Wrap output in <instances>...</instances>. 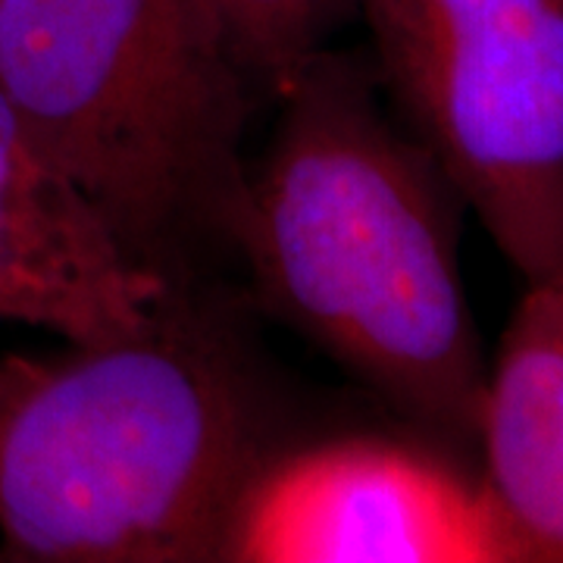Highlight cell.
I'll list each match as a JSON object with an SVG mask.
<instances>
[{
    "instance_id": "8992f818",
    "label": "cell",
    "mask_w": 563,
    "mask_h": 563,
    "mask_svg": "<svg viewBox=\"0 0 563 563\" xmlns=\"http://www.w3.org/2000/svg\"><path fill=\"white\" fill-rule=\"evenodd\" d=\"M176 288L141 266L0 91V322L66 344L144 329Z\"/></svg>"
},
{
    "instance_id": "6da1fadb",
    "label": "cell",
    "mask_w": 563,
    "mask_h": 563,
    "mask_svg": "<svg viewBox=\"0 0 563 563\" xmlns=\"http://www.w3.org/2000/svg\"><path fill=\"white\" fill-rule=\"evenodd\" d=\"M276 103L239 239L263 303L404 417L476 442L488 369L454 188L388 117L369 57L322 47Z\"/></svg>"
},
{
    "instance_id": "9c48e42d",
    "label": "cell",
    "mask_w": 563,
    "mask_h": 563,
    "mask_svg": "<svg viewBox=\"0 0 563 563\" xmlns=\"http://www.w3.org/2000/svg\"><path fill=\"white\" fill-rule=\"evenodd\" d=\"M0 561H3V551H0Z\"/></svg>"
},
{
    "instance_id": "7a4b0ae2",
    "label": "cell",
    "mask_w": 563,
    "mask_h": 563,
    "mask_svg": "<svg viewBox=\"0 0 563 563\" xmlns=\"http://www.w3.org/2000/svg\"><path fill=\"white\" fill-rule=\"evenodd\" d=\"M263 463L247 388L181 291L132 335L0 357L3 558L225 561Z\"/></svg>"
},
{
    "instance_id": "277c9868",
    "label": "cell",
    "mask_w": 563,
    "mask_h": 563,
    "mask_svg": "<svg viewBox=\"0 0 563 563\" xmlns=\"http://www.w3.org/2000/svg\"><path fill=\"white\" fill-rule=\"evenodd\" d=\"M391 113L526 285L563 279V0H357Z\"/></svg>"
},
{
    "instance_id": "3957f363",
    "label": "cell",
    "mask_w": 563,
    "mask_h": 563,
    "mask_svg": "<svg viewBox=\"0 0 563 563\" xmlns=\"http://www.w3.org/2000/svg\"><path fill=\"white\" fill-rule=\"evenodd\" d=\"M0 91L176 291L210 251L239 254L266 98L207 0H0Z\"/></svg>"
},
{
    "instance_id": "ba28073f",
    "label": "cell",
    "mask_w": 563,
    "mask_h": 563,
    "mask_svg": "<svg viewBox=\"0 0 563 563\" xmlns=\"http://www.w3.org/2000/svg\"><path fill=\"white\" fill-rule=\"evenodd\" d=\"M266 101L295 81L357 0H207Z\"/></svg>"
},
{
    "instance_id": "5b68a950",
    "label": "cell",
    "mask_w": 563,
    "mask_h": 563,
    "mask_svg": "<svg viewBox=\"0 0 563 563\" xmlns=\"http://www.w3.org/2000/svg\"><path fill=\"white\" fill-rule=\"evenodd\" d=\"M239 563H532L483 483L385 439L263 463L232 520Z\"/></svg>"
},
{
    "instance_id": "52a82bcc",
    "label": "cell",
    "mask_w": 563,
    "mask_h": 563,
    "mask_svg": "<svg viewBox=\"0 0 563 563\" xmlns=\"http://www.w3.org/2000/svg\"><path fill=\"white\" fill-rule=\"evenodd\" d=\"M483 485L532 563H563V279L526 285L485 373Z\"/></svg>"
}]
</instances>
